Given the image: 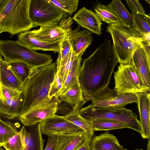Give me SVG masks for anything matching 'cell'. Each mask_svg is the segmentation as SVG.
<instances>
[{"label":"cell","instance_id":"obj_47","mask_svg":"<svg viewBox=\"0 0 150 150\" xmlns=\"http://www.w3.org/2000/svg\"><path fill=\"white\" fill-rule=\"evenodd\" d=\"M135 150H143L142 149H136Z\"/></svg>","mask_w":150,"mask_h":150},{"label":"cell","instance_id":"obj_28","mask_svg":"<svg viewBox=\"0 0 150 150\" xmlns=\"http://www.w3.org/2000/svg\"><path fill=\"white\" fill-rule=\"evenodd\" d=\"M8 63L10 69L24 85L33 69L26 64L22 62H13Z\"/></svg>","mask_w":150,"mask_h":150},{"label":"cell","instance_id":"obj_30","mask_svg":"<svg viewBox=\"0 0 150 150\" xmlns=\"http://www.w3.org/2000/svg\"><path fill=\"white\" fill-rule=\"evenodd\" d=\"M94 10L95 13L101 21L109 25L119 21L114 12L108 5L98 3L95 7Z\"/></svg>","mask_w":150,"mask_h":150},{"label":"cell","instance_id":"obj_43","mask_svg":"<svg viewBox=\"0 0 150 150\" xmlns=\"http://www.w3.org/2000/svg\"><path fill=\"white\" fill-rule=\"evenodd\" d=\"M9 0H0V14Z\"/></svg>","mask_w":150,"mask_h":150},{"label":"cell","instance_id":"obj_11","mask_svg":"<svg viewBox=\"0 0 150 150\" xmlns=\"http://www.w3.org/2000/svg\"><path fill=\"white\" fill-rule=\"evenodd\" d=\"M72 20L69 16L62 19L58 24L42 26L31 31L34 36L43 41L49 43L59 42L68 36L72 30Z\"/></svg>","mask_w":150,"mask_h":150},{"label":"cell","instance_id":"obj_45","mask_svg":"<svg viewBox=\"0 0 150 150\" xmlns=\"http://www.w3.org/2000/svg\"><path fill=\"white\" fill-rule=\"evenodd\" d=\"M0 150H4V149H3L1 146H0Z\"/></svg>","mask_w":150,"mask_h":150},{"label":"cell","instance_id":"obj_40","mask_svg":"<svg viewBox=\"0 0 150 150\" xmlns=\"http://www.w3.org/2000/svg\"><path fill=\"white\" fill-rule=\"evenodd\" d=\"M126 1L127 4L131 5L140 12L143 13L145 14V11L138 0H126Z\"/></svg>","mask_w":150,"mask_h":150},{"label":"cell","instance_id":"obj_22","mask_svg":"<svg viewBox=\"0 0 150 150\" xmlns=\"http://www.w3.org/2000/svg\"><path fill=\"white\" fill-rule=\"evenodd\" d=\"M41 122L31 126L29 132L24 133L26 150H44L45 140L42 137Z\"/></svg>","mask_w":150,"mask_h":150},{"label":"cell","instance_id":"obj_38","mask_svg":"<svg viewBox=\"0 0 150 150\" xmlns=\"http://www.w3.org/2000/svg\"><path fill=\"white\" fill-rule=\"evenodd\" d=\"M71 107L67 103L64 102L60 101L59 104L57 112H59L62 116H64L69 114L72 111L73 109H71Z\"/></svg>","mask_w":150,"mask_h":150},{"label":"cell","instance_id":"obj_18","mask_svg":"<svg viewBox=\"0 0 150 150\" xmlns=\"http://www.w3.org/2000/svg\"><path fill=\"white\" fill-rule=\"evenodd\" d=\"M132 60L144 84L150 88V56L143 46L134 53Z\"/></svg>","mask_w":150,"mask_h":150},{"label":"cell","instance_id":"obj_35","mask_svg":"<svg viewBox=\"0 0 150 150\" xmlns=\"http://www.w3.org/2000/svg\"><path fill=\"white\" fill-rule=\"evenodd\" d=\"M68 36L62 39L60 42L59 54L56 62L57 69L59 68L63 61L69 54L72 49Z\"/></svg>","mask_w":150,"mask_h":150},{"label":"cell","instance_id":"obj_5","mask_svg":"<svg viewBox=\"0 0 150 150\" xmlns=\"http://www.w3.org/2000/svg\"><path fill=\"white\" fill-rule=\"evenodd\" d=\"M0 54L7 62H23L33 69L49 65L53 61L51 55L35 52L18 40H0Z\"/></svg>","mask_w":150,"mask_h":150},{"label":"cell","instance_id":"obj_33","mask_svg":"<svg viewBox=\"0 0 150 150\" xmlns=\"http://www.w3.org/2000/svg\"><path fill=\"white\" fill-rule=\"evenodd\" d=\"M77 57L74 55L71 49L69 54L63 61L59 68L57 69L59 71V78L62 86L72 67L74 60Z\"/></svg>","mask_w":150,"mask_h":150},{"label":"cell","instance_id":"obj_36","mask_svg":"<svg viewBox=\"0 0 150 150\" xmlns=\"http://www.w3.org/2000/svg\"><path fill=\"white\" fill-rule=\"evenodd\" d=\"M62 86L59 77V71L57 70L54 79L50 87L48 97L51 98L54 96H56L60 90Z\"/></svg>","mask_w":150,"mask_h":150},{"label":"cell","instance_id":"obj_37","mask_svg":"<svg viewBox=\"0 0 150 150\" xmlns=\"http://www.w3.org/2000/svg\"><path fill=\"white\" fill-rule=\"evenodd\" d=\"M2 91L4 98L10 99L22 93V91L2 86Z\"/></svg>","mask_w":150,"mask_h":150},{"label":"cell","instance_id":"obj_49","mask_svg":"<svg viewBox=\"0 0 150 150\" xmlns=\"http://www.w3.org/2000/svg\"></svg>","mask_w":150,"mask_h":150},{"label":"cell","instance_id":"obj_26","mask_svg":"<svg viewBox=\"0 0 150 150\" xmlns=\"http://www.w3.org/2000/svg\"><path fill=\"white\" fill-rule=\"evenodd\" d=\"M0 74L2 85L22 91L23 85L10 69L8 62L5 60L2 62Z\"/></svg>","mask_w":150,"mask_h":150},{"label":"cell","instance_id":"obj_4","mask_svg":"<svg viewBox=\"0 0 150 150\" xmlns=\"http://www.w3.org/2000/svg\"><path fill=\"white\" fill-rule=\"evenodd\" d=\"M107 31L111 35L113 48L120 64H127L132 60L134 53L143 46L142 42L146 39L120 21L109 25Z\"/></svg>","mask_w":150,"mask_h":150},{"label":"cell","instance_id":"obj_1","mask_svg":"<svg viewBox=\"0 0 150 150\" xmlns=\"http://www.w3.org/2000/svg\"><path fill=\"white\" fill-rule=\"evenodd\" d=\"M118 63L112 45L107 39L83 59L79 78L83 104L91 101L95 94L108 86Z\"/></svg>","mask_w":150,"mask_h":150},{"label":"cell","instance_id":"obj_19","mask_svg":"<svg viewBox=\"0 0 150 150\" xmlns=\"http://www.w3.org/2000/svg\"><path fill=\"white\" fill-rule=\"evenodd\" d=\"M91 150H123V146L113 134L106 131L92 138Z\"/></svg>","mask_w":150,"mask_h":150},{"label":"cell","instance_id":"obj_3","mask_svg":"<svg viewBox=\"0 0 150 150\" xmlns=\"http://www.w3.org/2000/svg\"><path fill=\"white\" fill-rule=\"evenodd\" d=\"M31 0H9L0 14V32L13 35L35 27L29 15Z\"/></svg>","mask_w":150,"mask_h":150},{"label":"cell","instance_id":"obj_14","mask_svg":"<svg viewBox=\"0 0 150 150\" xmlns=\"http://www.w3.org/2000/svg\"><path fill=\"white\" fill-rule=\"evenodd\" d=\"M137 107L140 115L141 137L148 139L150 137V92L137 93Z\"/></svg>","mask_w":150,"mask_h":150},{"label":"cell","instance_id":"obj_24","mask_svg":"<svg viewBox=\"0 0 150 150\" xmlns=\"http://www.w3.org/2000/svg\"><path fill=\"white\" fill-rule=\"evenodd\" d=\"M85 51L80 54L74 59L72 66L61 88L56 96L58 98L69 89L75 85L79 81L80 75L82 56Z\"/></svg>","mask_w":150,"mask_h":150},{"label":"cell","instance_id":"obj_6","mask_svg":"<svg viewBox=\"0 0 150 150\" xmlns=\"http://www.w3.org/2000/svg\"><path fill=\"white\" fill-rule=\"evenodd\" d=\"M82 117L91 121L100 119H108L121 122L140 134L141 128L137 116L132 110L122 107L113 109L97 108L89 105L79 110Z\"/></svg>","mask_w":150,"mask_h":150},{"label":"cell","instance_id":"obj_44","mask_svg":"<svg viewBox=\"0 0 150 150\" xmlns=\"http://www.w3.org/2000/svg\"><path fill=\"white\" fill-rule=\"evenodd\" d=\"M146 150H150V138L148 139V144Z\"/></svg>","mask_w":150,"mask_h":150},{"label":"cell","instance_id":"obj_2","mask_svg":"<svg viewBox=\"0 0 150 150\" xmlns=\"http://www.w3.org/2000/svg\"><path fill=\"white\" fill-rule=\"evenodd\" d=\"M57 69L56 62H54L32 69L22 90L23 98L20 115L51 99L48 93Z\"/></svg>","mask_w":150,"mask_h":150},{"label":"cell","instance_id":"obj_48","mask_svg":"<svg viewBox=\"0 0 150 150\" xmlns=\"http://www.w3.org/2000/svg\"><path fill=\"white\" fill-rule=\"evenodd\" d=\"M123 150H128L126 149H124Z\"/></svg>","mask_w":150,"mask_h":150},{"label":"cell","instance_id":"obj_41","mask_svg":"<svg viewBox=\"0 0 150 150\" xmlns=\"http://www.w3.org/2000/svg\"><path fill=\"white\" fill-rule=\"evenodd\" d=\"M91 140L88 141L76 150H91Z\"/></svg>","mask_w":150,"mask_h":150},{"label":"cell","instance_id":"obj_8","mask_svg":"<svg viewBox=\"0 0 150 150\" xmlns=\"http://www.w3.org/2000/svg\"><path fill=\"white\" fill-rule=\"evenodd\" d=\"M30 18L35 27L57 24L69 15L48 0H31Z\"/></svg>","mask_w":150,"mask_h":150},{"label":"cell","instance_id":"obj_7","mask_svg":"<svg viewBox=\"0 0 150 150\" xmlns=\"http://www.w3.org/2000/svg\"><path fill=\"white\" fill-rule=\"evenodd\" d=\"M114 76V89L118 94L150 92V88L144 84L132 60L127 64H120Z\"/></svg>","mask_w":150,"mask_h":150},{"label":"cell","instance_id":"obj_25","mask_svg":"<svg viewBox=\"0 0 150 150\" xmlns=\"http://www.w3.org/2000/svg\"><path fill=\"white\" fill-rule=\"evenodd\" d=\"M130 10L134 21L138 30L139 33L150 41V15L143 13L129 4H127Z\"/></svg>","mask_w":150,"mask_h":150},{"label":"cell","instance_id":"obj_46","mask_svg":"<svg viewBox=\"0 0 150 150\" xmlns=\"http://www.w3.org/2000/svg\"><path fill=\"white\" fill-rule=\"evenodd\" d=\"M146 1L148 2V3H149V4H150V0H146Z\"/></svg>","mask_w":150,"mask_h":150},{"label":"cell","instance_id":"obj_21","mask_svg":"<svg viewBox=\"0 0 150 150\" xmlns=\"http://www.w3.org/2000/svg\"><path fill=\"white\" fill-rule=\"evenodd\" d=\"M23 93L10 99H0V114L9 119L18 117L23 101Z\"/></svg>","mask_w":150,"mask_h":150},{"label":"cell","instance_id":"obj_32","mask_svg":"<svg viewBox=\"0 0 150 150\" xmlns=\"http://www.w3.org/2000/svg\"><path fill=\"white\" fill-rule=\"evenodd\" d=\"M18 132L14 124L3 121L0 118V146H3Z\"/></svg>","mask_w":150,"mask_h":150},{"label":"cell","instance_id":"obj_23","mask_svg":"<svg viewBox=\"0 0 150 150\" xmlns=\"http://www.w3.org/2000/svg\"><path fill=\"white\" fill-rule=\"evenodd\" d=\"M58 98L61 101L69 104L72 109L77 106L81 109L84 105L82 91L79 81Z\"/></svg>","mask_w":150,"mask_h":150},{"label":"cell","instance_id":"obj_39","mask_svg":"<svg viewBox=\"0 0 150 150\" xmlns=\"http://www.w3.org/2000/svg\"><path fill=\"white\" fill-rule=\"evenodd\" d=\"M57 137V135L48 136L47 144L44 150H54Z\"/></svg>","mask_w":150,"mask_h":150},{"label":"cell","instance_id":"obj_16","mask_svg":"<svg viewBox=\"0 0 150 150\" xmlns=\"http://www.w3.org/2000/svg\"><path fill=\"white\" fill-rule=\"evenodd\" d=\"M17 37L20 42L33 50L59 52L60 41L54 43L43 41L34 36L31 31L29 30L19 33Z\"/></svg>","mask_w":150,"mask_h":150},{"label":"cell","instance_id":"obj_20","mask_svg":"<svg viewBox=\"0 0 150 150\" xmlns=\"http://www.w3.org/2000/svg\"><path fill=\"white\" fill-rule=\"evenodd\" d=\"M108 6L110 7L124 25L136 33L139 30L133 20L132 16L127 11L120 0H113Z\"/></svg>","mask_w":150,"mask_h":150},{"label":"cell","instance_id":"obj_12","mask_svg":"<svg viewBox=\"0 0 150 150\" xmlns=\"http://www.w3.org/2000/svg\"><path fill=\"white\" fill-rule=\"evenodd\" d=\"M41 130L42 134L48 136L86 132L63 116L56 114L41 122Z\"/></svg>","mask_w":150,"mask_h":150},{"label":"cell","instance_id":"obj_9","mask_svg":"<svg viewBox=\"0 0 150 150\" xmlns=\"http://www.w3.org/2000/svg\"><path fill=\"white\" fill-rule=\"evenodd\" d=\"M91 107L108 109L123 107L131 103L138 102L137 93L118 94L114 88L107 86L95 94L93 96Z\"/></svg>","mask_w":150,"mask_h":150},{"label":"cell","instance_id":"obj_31","mask_svg":"<svg viewBox=\"0 0 150 150\" xmlns=\"http://www.w3.org/2000/svg\"><path fill=\"white\" fill-rule=\"evenodd\" d=\"M25 130L23 126L16 134L3 145L6 150H26L24 135Z\"/></svg>","mask_w":150,"mask_h":150},{"label":"cell","instance_id":"obj_10","mask_svg":"<svg viewBox=\"0 0 150 150\" xmlns=\"http://www.w3.org/2000/svg\"><path fill=\"white\" fill-rule=\"evenodd\" d=\"M60 101L58 98L54 96L20 115L18 119L24 125L28 126L41 123L56 114Z\"/></svg>","mask_w":150,"mask_h":150},{"label":"cell","instance_id":"obj_27","mask_svg":"<svg viewBox=\"0 0 150 150\" xmlns=\"http://www.w3.org/2000/svg\"><path fill=\"white\" fill-rule=\"evenodd\" d=\"M80 109L79 107H76L73 109L69 114L63 117L67 120L82 129L87 134L93 136L94 130L91 122L81 116L79 112Z\"/></svg>","mask_w":150,"mask_h":150},{"label":"cell","instance_id":"obj_15","mask_svg":"<svg viewBox=\"0 0 150 150\" xmlns=\"http://www.w3.org/2000/svg\"><path fill=\"white\" fill-rule=\"evenodd\" d=\"M92 138L86 132L58 134L54 150H76Z\"/></svg>","mask_w":150,"mask_h":150},{"label":"cell","instance_id":"obj_13","mask_svg":"<svg viewBox=\"0 0 150 150\" xmlns=\"http://www.w3.org/2000/svg\"><path fill=\"white\" fill-rule=\"evenodd\" d=\"M79 26L87 29L91 33L100 35L101 34L102 23L95 12L83 7L80 9L72 17Z\"/></svg>","mask_w":150,"mask_h":150},{"label":"cell","instance_id":"obj_17","mask_svg":"<svg viewBox=\"0 0 150 150\" xmlns=\"http://www.w3.org/2000/svg\"><path fill=\"white\" fill-rule=\"evenodd\" d=\"M68 38L74 55L76 56L85 51L93 40L91 33L86 29L81 30L80 26L72 30Z\"/></svg>","mask_w":150,"mask_h":150},{"label":"cell","instance_id":"obj_34","mask_svg":"<svg viewBox=\"0 0 150 150\" xmlns=\"http://www.w3.org/2000/svg\"><path fill=\"white\" fill-rule=\"evenodd\" d=\"M50 1L58 7L72 15L77 9L79 1L78 0H52Z\"/></svg>","mask_w":150,"mask_h":150},{"label":"cell","instance_id":"obj_29","mask_svg":"<svg viewBox=\"0 0 150 150\" xmlns=\"http://www.w3.org/2000/svg\"><path fill=\"white\" fill-rule=\"evenodd\" d=\"M95 131H107L110 130L129 128L126 124L121 122L108 119H100L91 121Z\"/></svg>","mask_w":150,"mask_h":150},{"label":"cell","instance_id":"obj_42","mask_svg":"<svg viewBox=\"0 0 150 150\" xmlns=\"http://www.w3.org/2000/svg\"><path fill=\"white\" fill-rule=\"evenodd\" d=\"M4 61L2 58L1 55L0 54V99H1L2 101H4V97L3 96L2 89V84L1 82L0 71L1 65L3 61Z\"/></svg>","mask_w":150,"mask_h":150}]
</instances>
